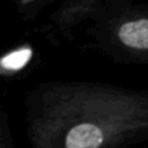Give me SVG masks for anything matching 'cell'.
Instances as JSON below:
<instances>
[{"instance_id": "1", "label": "cell", "mask_w": 148, "mask_h": 148, "mask_svg": "<svg viewBox=\"0 0 148 148\" xmlns=\"http://www.w3.org/2000/svg\"><path fill=\"white\" fill-rule=\"evenodd\" d=\"M30 148H126L148 142V92L94 82H46L26 97Z\"/></svg>"}, {"instance_id": "2", "label": "cell", "mask_w": 148, "mask_h": 148, "mask_svg": "<svg viewBox=\"0 0 148 148\" xmlns=\"http://www.w3.org/2000/svg\"><path fill=\"white\" fill-rule=\"evenodd\" d=\"M97 39L117 59L148 64V7L125 8L101 20Z\"/></svg>"}, {"instance_id": "3", "label": "cell", "mask_w": 148, "mask_h": 148, "mask_svg": "<svg viewBox=\"0 0 148 148\" xmlns=\"http://www.w3.org/2000/svg\"><path fill=\"white\" fill-rule=\"evenodd\" d=\"M33 47L25 46L17 47L12 51L0 56V75H13L26 69L33 59Z\"/></svg>"}, {"instance_id": "4", "label": "cell", "mask_w": 148, "mask_h": 148, "mask_svg": "<svg viewBox=\"0 0 148 148\" xmlns=\"http://www.w3.org/2000/svg\"><path fill=\"white\" fill-rule=\"evenodd\" d=\"M0 148H14V138L9 116L0 109Z\"/></svg>"}, {"instance_id": "5", "label": "cell", "mask_w": 148, "mask_h": 148, "mask_svg": "<svg viewBox=\"0 0 148 148\" xmlns=\"http://www.w3.org/2000/svg\"><path fill=\"white\" fill-rule=\"evenodd\" d=\"M40 0H18V5L21 8H29V7H33L34 4L39 3Z\"/></svg>"}, {"instance_id": "6", "label": "cell", "mask_w": 148, "mask_h": 148, "mask_svg": "<svg viewBox=\"0 0 148 148\" xmlns=\"http://www.w3.org/2000/svg\"><path fill=\"white\" fill-rule=\"evenodd\" d=\"M144 148H148V146H147V147H144Z\"/></svg>"}]
</instances>
